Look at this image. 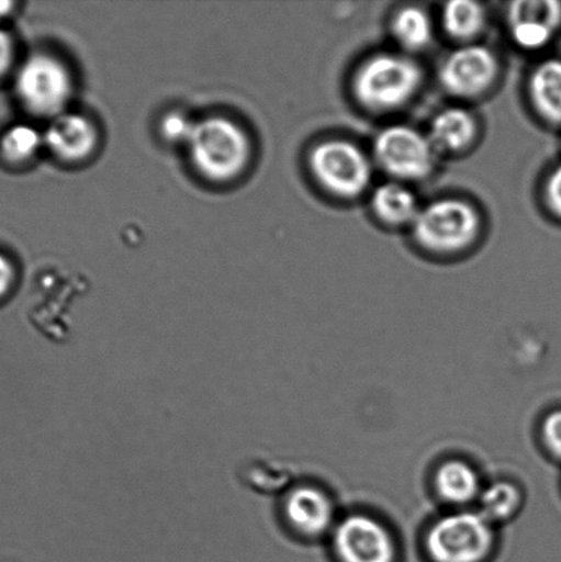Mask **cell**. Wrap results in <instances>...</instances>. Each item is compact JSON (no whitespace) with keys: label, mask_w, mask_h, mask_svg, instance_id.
Wrapping results in <instances>:
<instances>
[{"label":"cell","mask_w":561,"mask_h":562,"mask_svg":"<svg viewBox=\"0 0 561 562\" xmlns=\"http://www.w3.org/2000/svg\"><path fill=\"white\" fill-rule=\"evenodd\" d=\"M496 533L481 512L444 516L428 530L426 548L436 562H482L492 553Z\"/></svg>","instance_id":"3957f363"},{"label":"cell","mask_w":561,"mask_h":562,"mask_svg":"<svg viewBox=\"0 0 561 562\" xmlns=\"http://www.w3.org/2000/svg\"><path fill=\"white\" fill-rule=\"evenodd\" d=\"M375 157L388 173L403 180H419L431 173L436 147L430 137L409 126L394 125L375 139Z\"/></svg>","instance_id":"52a82bcc"},{"label":"cell","mask_w":561,"mask_h":562,"mask_svg":"<svg viewBox=\"0 0 561 562\" xmlns=\"http://www.w3.org/2000/svg\"><path fill=\"white\" fill-rule=\"evenodd\" d=\"M541 434L549 453L561 461V409L553 411L543 418Z\"/></svg>","instance_id":"7402d4cb"},{"label":"cell","mask_w":561,"mask_h":562,"mask_svg":"<svg viewBox=\"0 0 561 562\" xmlns=\"http://www.w3.org/2000/svg\"><path fill=\"white\" fill-rule=\"evenodd\" d=\"M44 146L64 162H80L98 146L96 125L85 115L60 113L44 131Z\"/></svg>","instance_id":"7c38bea8"},{"label":"cell","mask_w":561,"mask_h":562,"mask_svg":"<svg viewBox=\"0 0 561 562\" xmlns=\"http://www.w3.org/2000/svg\"><path fill=\"white\" fill-rule=\"evenodd\" d=\"M310 162L318 183L334 195L355 198L371 183L370 159L349 142L322 143L312 151Z\"/></svg>","instance_id":"8992f818"},{"label":"cell","mask_w":561,"mask_h":562,"mask_svg":"<svg viewBox=\"0 0 561 562\" xmlns=\"http://www.w3.org/2000/svg\"><path fill=\"white\" fill-rule=\"evenodd\" d=\"M508 21L514 41L520 47L547 46L561 24V3L553 0H520L510 4Z\"/></svg>","instance_id":"8fae6325"},{"label":"cell","mask_w":561,"mask_h":562,"mask_svg":"<svg viewBox=\"0 0 561 562\" xmlns=\"http://www.w3.org/2000/svg\"><path fill=\"white\" fill-rule=\"evenodd\" d=\"M14 91L27 112L54 119L64 113L74 91V81L60 60L35 54L16 70Z\"/></svg>","instance_id":"277c9868"},{"label":"cell","mask_w":561,"mask_h":562,"mask_svg":"<svg viewBox=\"0 0 561 562\" xmlns=\"http://www.w3.org/2000/svg\"><path fill=\"white\" fill-rule=\"evenodd\" d=\"M14 5L15 3L13 2H0V20L11 14V11H13Z\"/></svg>","instance_id":"484cf974"},{"label":"cell","mask_w":561,"mask_h":562,"mask_svg":"<svg viewBox=\"0 0 561 562\" xmlns=\"http://www.w3.org/2000/svg\"><path fill=\"white\" fill-rule=\"evenodd\" d=\"M475 136V121L464 109L444 110L434 119L430 140L444 151H459L469 146Z\"/></svg>","instance_id":"9a60e30c"},{"label":"cell","mask_w":561,"mask_h":562,"mask_svg":"<svg viewBox=\"0 0 561 562\" xmlns=\"http://www.w3.org/2000/svg\"><path fill=\"white\" fill-rule=\"evenodd\" d=\"M197 123L181 113H169L165 115L161 123V134L165 140L170 143H189Z\"/></svg>","instance_id":"44dd1931"},{"label":"cell","mask_w":561,"mask_h":562,"mask_svg":"<svg viewBox=\"0 0 561 562\" xmlns=\"http://www.w3.org/2000/svg\"><path fill=\"white\" fill-rule=\"evenodd\" d=\"M546 196L551 212L561 217V165L549 176Z\"/></svg>","instance_id":"603a6c76"},{"label":"cell","mask_w":561,"mask_h":562,"mask_svg":"<svg viewBox=\"0 0 561 562\" xmlns=\"http://www.w3.org/2000/svg\"><path fill=\"white\" fill-rule=\"evenodd\" d=\"M436 487L439 497L452 505L471 504L482 494L476 471L460 460L448 461L439 467Z\"/></svg>","instance_id":"4fadbf2b"},{"label":"cell","mask_w":561,"mask_h":562,"mask_svg":"<svg viewBox=\"0 0 561 562\" xmlns=\"http://www.w3.org/2000/svg\"><path fill=\"white\" fill-rule=\"evenodd\" d=\"M43 146V134L35 126L11 125L0 136V157L8 164L22 165L31 161Z\"/></svg>","instance_id":"e0dca14e"},{"label":"cell","mask_w":561,"mask_h":562,"mask_svg":"<svg viewBox=\"0 0 561 562\" xmlns=\"http://www.w3.org/2000/svg\"><path fill=\"white\" fill-rule=\"evenodd\" d=\"M15 269L8 257L0 252V301L13 289Z\"/></svg>","instance_id":"d4e9b609"},{"label":"cell","mask_w":561,"mask_h":562,"mask_svg":"<svg viewBox=\"0 0 561 562\" xmlns=\"http://www.w3.org/2000/svg\"><path fill=\"white\" fill-rule=\"evenodd\" d=\"M423 76L419 65L401 55L381 54L357 71L355 93L366 108L375 112L403 106L415 95Z\"/></svg>","instance_id":"7a4b0ae2"},{"label":"cell","mask_w":561,"mask_h":562,"mask_svg":"<svg viewBox=\"0 0 561 562\" xmlns=\"http://www.w3.org/2000/svg\"><path fill=\"white\" fill-rule=\"evenodd\" d=\"M530 97L542 119L561 124L560 59H548L538 66L530 79Z\"/></svg>","instance_id":"5bb4252c"},{"label":"cell","mask_w":561,"mask_h":562,"mask_svg":"<svg viewBox=\"0 0 561 562\" xmlns=\"http://www.w3.org/2000/svg\"><path fill=\"white\" fill-rule=\"evenodd\" d=\"M497 69V60L491 49L465 46L445 59L439 80L452 95L475 97L493 85Z\"/></svg>","instance_id":"9c48e42d"},{"label":"cell","mask_w":561,"mask_h":562,"mask_svg":"<svg viewBox=\"0 0 561 562\" xmlns=\"http://www.w3.org/2000/svg\"><path fill=\"white\" fill-rule=\"evenodd\" d=\"M15 46L13 38L4 30H0V79L13 68Z\"/></svg>","instance_id":"cb8c5ba5"},{"label":"cell","mask_w":561,"mask_h":562,"mask_svg":"<svg viewBox=\"0 0 561 562\" xmlns=\"http://www.w3.org/2000/svg\"><path fill=\"white\" fill-rule=\"evenodd\" d=\"M394 37L401 46L420 49L431 41L433 27L430 16L419 8L400 10L393 21Z\"/></svg>","instance_id":"d6986e66"},{"label":"cell","mask_w":561,"mask_h":562,"mask_svg":"<svg viewBox=\"0 0 561 562\" xmlns=\"http://www.w3.org/2000/svg\"><path fill=\"white\" fill-rule=\"evenodd\" d=\"M282 514L285 525L301 537H322L334 526L332 499L322 490L313 486H299L285 494Z\"/></svg>","instance_id":"30bf717a"},{"label":"cell","mask_w":561,"mask_h":562,"mask_svg":"<svg viewBox=\"0 0 561 562\" xmlns=\"http://www.w3.org/2000/svg\"><path fill=\"white\" fill-rule=\"evenodd\" d=\"M417 244L427 250L452 252L472 244L480 231L475 209L459 200H441L422 209L415 218Z\"/></svg>","instance_id":"5b68a950"},{"label":"cell","mask_w":561,"mask_h":562,"mask_svg":"<svg viewBox=\"0 0 561 562\" xmlns=\"http://www.w3.org/2000/svg\"><path fill=\"white\" fill-rule=\"evenodd\" d=\"M333 539L340 562H395L397 558L392 533L367 515L345 517Z\"/></svg>","instance_id":"ba28073f"},{"label":"cell","mask_w":561,"mask_h":562,"mask_svg":"<svg viewBox=\"0 0 561 562\" xmlns=\"http://www.w3.org/2000/svg\"><path fill=\"white\" fill-rule=\"evenodd\" d=\"M373 211L389 224L414 223L419 213L416 198L405 187L388 183L379 187L372 198Z\"/></svg>","instance_id":"2e32d148"},{"label":"cell","mask_w":561,"mask_h":562,"mask_svg":"<svg viewBox=\"0 0 561 562\" xmlns=\"http://www.w3.org/2000/svg\"><path fill=\"white\" fill-rule=\"evenodd\" d=\"M187 147L197 172L211 181L238 178L251 156L250 139L245 130L224 117L197 123Z\"/></svg>","instance_id":"6da1fadb"},{"label":"cell","mask_w":561,"mask_h":562,"mask_svg":"<svg viewBox=\"0 0 561 562\" xmlns=\"http://www.w3.org/2000/svg\"><path fill=\"white\" fill-rule=\"evenodd\" d=\"M481 514L493 521H505L518 514L521 493L514 483L496 482L481 494Z\"/></svg>","instance_id":"ffe728a7"},{"label":"cell","mask_w":561,"mask_h":562,"mask_svg":"<svg viewBox=\"0 0 561 562\" xmlns=\"http://www.w3.org/2000/svg\"><path fill=\"white\" fill-rule=\"evenodd\" d=\"M442 20L450 36L470 38L478 35L485 25V10L480 3L455 0L445 4Z\"/></svg>","instance_id":"ac0fdd59"}]
</instances>
